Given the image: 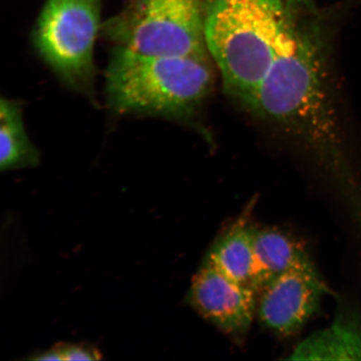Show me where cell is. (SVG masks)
<instances>
[{"instance_id":"6da1fadb","label":"cell","mask_w":361,"mask_h":361,"mask_svg":"<svg viewBox=\"0 0 361 361\" xmlns=\"http://www.w3.org/2000/svg\"><path fill=\"white\" fill-rule=\"evenodd\" d=\"M207 53L227 92L250 107L271 66L295 37V13L282 0H203Z\"/></svg>"},{"instance_id":"7a4b0ae2","label":"cell","mask_w":361,"mask_h":361,"mask_svg":"<svg viewBox=\"0 0 361 361\" xmlns=\"http://www.w3.org/2000/svg\"><path fill=\"white\" fill-rule=\"evenodd\" d=\"M105 75L113 111L171 119L190 116L213 83L207 57L148 56L118 47Z\"/></svg>"},{"instance_id":"3957f363","label":"cell","mask_w":361,"mask_h":361,"mask_svg":"<svg viewBox=\"0 0 361 361\" xmlns=\"http://www.w3.org/2000/svg\"><path fill=\"white\" fill-rule=\"evenodd\" d=\"M314 30H302L283 49L248 109L286 128L313 149L326 133L323 69Z\"/></svg>"},{"instance_id":"277c9868","label":"cell","mask_w":361,"mask_h":361,"mask_svg":"<svg viewBox=\"0 0 361 361\" xmlns=\"http://www.w3.org/2000/svg\"><path fill=\"white\" fill-rule=\"evenodd\" d=\"M115 47L142 55L207 57L203 0H128L103 22Z\"/></svg>"},{"instance_id":"5b68a950","label":"cell","mask_w":361,"mask_h":361,"mask_svg":"<svg viewBox=\"0 0 361 361\" xmlns=\"http://www.w3.org/2000/svg\"><path fill=\"white\" fill-rule=\"evenodd\" d=\"M102 0H45L32 31L36 51L68 87L92 96Z\"/></svg>"},{"instance_id":"8992f818","label":"cell","mask_w":361,"mask_h":361,"mask_svg":"<svg viewBox=\"0 0 361 361\" xmlns=\"http://www.w3.org/2000/svg\"><path fill=\"white\" fill-rule=\"evenodd\" d=\"M326 292L314 266L288 271L258 293L257 314L269 331L290 337L300 331L318 312Z\"/></svg>"},{"instance_id":"52a82bcc","label":"cell","mask_w":361,"mask_h":361,"mask_svg":"<svg viewBox=\"0 0 361 361\" xmlns=\"http://www.w3.org/2000/svg\"><path fill=\"white\" fill-rule=\"evenodd\" d=\"M187 303L221 331L245 336L257 314L258 293L202 263L194 275Z\"/></svg>"},{"instance_id":"ba28073f","label":"cell","mask_w":361,"mask_h":361,"mask_svg":"<svg viewBox=\"0 0 361 361\" xmlns=\"http://www.w3.org/2000/svg\"><path fill=\"white\" fill-rule=\"evenodd\" d=\"M252 281L257 293L279 275L314 266L303 245L276 228H252Z\"/></svg>"},{"instance_id":"9c48e42d","label":"cell","mask_w":361,"mask_h":361,"mask_svg":"<svg viewBox=\"0 0 361 361\" xmlns=\"http://www.w3.org/2000/svg\"><path fill=\"white\" fill-rule=\"evenodd\" d=\"M252 228L250 212L247 211L216 239L203 263L212 266L231 281L255 291L252 281Z\"/></svg>"},{"instance_id":"30bf717a","label":"cell","mask_w":361,"mask_h":361,"mask_svg":"<svg viewBox=\"0 0 361 361\" xmlns=\"http://www.w3.org/2000/svg\"><path fill=\"white\" fill-rule=\"evenodd\" d=\"M293 355L292 359H361V328L355 318L341 314L331 329L314 334Z\"/></svg>"},{"instance_id":"8fae6325","label":"cell","mask_w":361,"mask_h":361,"mask_svg":"<svg viewBox=\"0 0 361 361\" xmlns=\"http://www.w3.org/2000/svg\"><path fill=\"white\" fill-rule=\"evenodd\" d=\"M39 154L31 142L23 121L19 103L0 102V169L30 168L39 164Z\"/></svg>"},{"instance_id":"7c38bea8","label":"cell","mask_w":361,"mask_h":361,"mask_svg":"<svg viewBox=\"0 0 361 361\" xmlns=\"http://www.w3.org/2000/svg\"><path fill=\"white\" fill-rule=\"evenodd\" d=\"M62 355L63 360H100L102 357L101 351L97 347L87 343H58L56 345Z\"/></svg>"},{"instance_id":"4fadbf2b","label":"cell","mask_w":361,"mask_h":361,"mask_svg":"<svg viewBox=\"0 0 361 361\" xmlns=\"http://www.w3.org/2000/svg\"><path fill=\"white\" fill-rule=\"evenodd\" d=\"M28 360L36 361H54L63 360V358L60 351H59L57 347L55 345L53 348L48 350L39 351L37 352V353L31 355Z\"/></svg>"},{"instance_id":"5bb4252c","label":"cell","mask_w":361,"mask_h":361,"mask_svg":"<svg viewBox=\"0 0 361 361\" xmlns=\"http://www.w3.org/2000/svg\"><path fill=\"white\" fill-rule=\"evenodd\" d=\"M282 1L293 13L311 7V0H282Z\"/></svg>"}]
</instances>
